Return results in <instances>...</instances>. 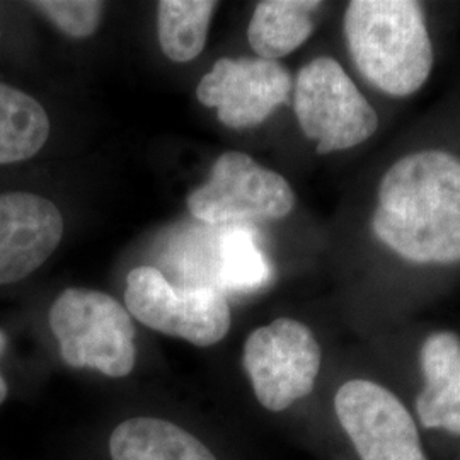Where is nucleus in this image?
<instances>
[{"mask_svg": "<svg viewBox=\"0 0 460 460\" xmlns=\"http://www.w3.org/2000/svg\"><path fill=\"white\" fill-rule=\"evenodd\" d=\"M372 229L411 263H459V157L421 150L399 159L378 186Z\"/></svg>", "mask_w": 460, "mask_h": 460, "instance_id": "1", "label": "nucleus"}, {"mask_svg": "<svg viewBox=\"0 0 460 460\" xmlns=\"http://www.w3.org/2000/svg\"><path fill=\"white\" fill-rule=\"evenodd\" d=\"M348 51L378 91L406 98L433 68V47L421 4L412 0H353L345 13Z\"/></svg>", "mask_w": 460, "mask_h": 460, "instance_id": "2", "label": "nucleus"}, {"mask_svg": "<svg viewBox=\"0 0 460 460\" xmlns=\"http://www.w3.org/2000/svg\"><path fill=\"white\" fill-rule=\"evenodd\" d=\"M49 321L68 367L94 368L115 378L132 374L135 326L127 307L113 296L89 288H66L53 302Z\"/></svg>", "mask_w": 460, "mask_h": 460, "instance_id": "3", "label": "nucleus"}, {"mask_svg": "<svg viewBox=\"0 0 460 460\" xmlns=\"http://www.w3.org/2000/svg\"><path fill=\"white\" fill-rule=\"evenodd\" d=\"M127 311L144 326L207 348L230 329L227 296L210 285H172L152 266H138L127 277Z\"/></svg>", "mask_w": 460, "mask_h": 460, "instance_id": "4", "label": "nucleus"}, {"mask_svg": "<svg viewBox=\"0 0 460 460\" xmlns=\"http://www.w3.org/2000/svg\"><path fill=\"white\" fill-rule=\"evenodd\" d=\"M294 110L304 135L326 155L357 147L377 132L378 116L334 58L319 57L296 75Z\"/></svg>", "mask_w": 460, "mask_h": 460, "instance_id": "5", "label": "nucleus"}, {"mask_svg": "<svg viewBox=\"0 0 460 460\" xmlns=\"http://www.w3.org/2000/svg\"><path fill=\"white\" fill-rule=\"evenodd\" d=\"M294 207L296 193L288 181L243 152L222 154L210 178L188 197V208L198 220L227 227L279 220Z\"/></svg>", "mask_w": 460, "mask_h": 460, "instance_id": "6", "label": "nucleus"}, {"mask_svg": "<svg viewBox=\"0 0 460 460\" xmlns=\"http://www.w3.org/2000/svg\"><path fill=\"white\" fill-rule=\"evenodd\" d=\"M243 365L258 401L270 411H283L313 393L321 346L305 324L281 317L249 334Z\"/></svg>", "mask_w": 460, "mask_h": 460, "instance_id": "7", "label": "nucleus"}, {"mask_svg": "<svg viewBox=\"0 0 460 460\" xmlns=\"http://www.w3.org/2000/svg\"><path fill=\"white\" fill-rule=\"evenodd\" d=\"M334 410L360 459L427 460L411 414L376 382L357 378L343 384Z\"/></svg>", "mask_w": 460, "mask_h": 460, "instance_id": "8", "label": "nucleus"}, {"mask_svg": "<svg viewBox=\"0 0 460 460\" xmlns=\"http://www.w3.org/2000/svg\"><path fill=\"white\" fill-rule=\"evenodd\" d=\"M290 93V72L279 62L260 57L220 58L197 87L198 101L217 108L220 123L232 130L261 125L288 101Z\"/></svg>", "mask_w": 460, "mask_h": 460, "instance_id": "9", "label": "nucleus"}, {"mask_svg": "<svg viewBox=\"0 0 460 460\" xmlns=\"http://www.w3.org/2000/svg\"><path fill=\"white\" fill-rule=\"evenodd\" d=\"M64 235V217L49 198L0 195V285L30 277L49 260Z\"/></svg>", "mask_w": 460, "mask_h": 460, "instance_id": "10", "label": "nucleus"}, {"mask_svg": "<svg viewBox=\"0 0 460 460\" xmlns=\"http://www.w3.org/2000/svg\"><path fill=\"white\" fill-rule=\"evenodd\" d=\"M425 387L416 411L427 428L460 435V338L442 331L429 334L420 351Z\"/></svg>", "mask_w": 460, "mask_h": 460, "instance_id": "11", "label": "nucleus"}, {"mask_svg": "<svg viewBox=\"0 0 460 460\" xmlns=\"http://www.w3.org/2000/svg\"><path fill=\"white\" fill-rule=\"evenodd\" d=\"M113 460H217L186 429L159 418H132L110 438Z\"/></svg>", "mask_w": 460, "mask_h": 460, "instance_id": "12", "label": "nucleus"}, {"mask_svg": "<svg viewBox=\"0 0 460 460\" xmlns=\"http://www.w3.org/2000/svg\"><path fill=\"white\" fill-rule=\"evenodd\" d=\"M314 0H264L252 13L247 38L260 58L279 60L300 49L314 31Z\"/></svg>", "mask_w": 460, "mask_h": 460, "instance_id": "13", "label": "nucleus"}, {"mask_svg": "<svg viewBox=\"0 0 460 460\" xmlns=\"http://www.w3.org/2000/svg\"><path fill=\"white\" fill-rule=\"evenodd\" d=\"M49 137L47 111L36 99L0 83V165L34 157Z\"/></svg>", "mask_w": 460, "mask_h": 460, "instance_id": "14", "label": "nucleus"}, {"mask_svg": "<svg viewBox=\"0 0 460 460\" xmlns=\"http://www.w3.org/2000/svg\"><path fill=\"white\" fill-rule=\"evenodd\" d=\"M218 2L161 0L157 4V34L165 57L184 64L203 51Z\"/></svg>", "mask_w": 460, "mask_h": 460, "instance_id": "15", "label": "nucleus"}, {"mask_svg": "<svg viewBox=\"0 0 460 460\" xmlns=\"http://www.w3.org/2000/svg\"><path fill=\"white\" fill-rule=\"evenodd\" d=\"M218 268L214 285L226 292L249 294L263 288L273 268L251 230L229 227L218 244Z\"/></svg>", "mask_w": 460, "mask_h": 460, "instance_id": "16", "label": "nucleus"}, {"mask_svg": "<svg viewBox=\"0 0 460 460\" xmlns=\"http://www.w3.org/2000/svg\"><path fill=\"white\" fill-rule=\"evenodd\" d=\"M31 5L70 38L93 36L104 13L98 0H36Z\"/></svg>", "mask_w": 460, "mask_h": 460, "instance_id": "17", "label": "nucleus"}, {"mask_svg": "<svg viewBox=\"0 0 460 460\" xmlns=\"http://www.w3.org/2000/svg\"><path fill=\"white\" fill-rule=\"evenodd\" d=\"M5 346H7V338H5V332L0 329V357L5 351ZM5 397H7V382L4 380L2 374H0V404L4 402Z\"/></svg>", "mask_w": 460, "mask_h": 460, "instance_id": "18", "label": "nucleus"}]
</instances>
